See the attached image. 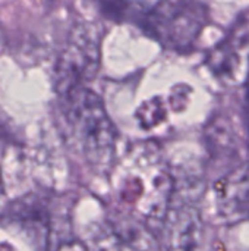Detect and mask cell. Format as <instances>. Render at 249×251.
Segmentation results:
<instances>
[{
	"label": "cell",
	"mask_w": 249,
	"mask_h": 251,
	"mask_svg": "<svg viewBox=\"0 0 249 251\" xmlns=\"http://www.w3.org/2000/svg\"><path fill=\"white\" fill-rule=\"evenodd\" d=\"M60 97L66 141L95 171H107L116 156L117 132L101 99L88 87H76Z\"/></svg>",
	"instance_id": "1"
},
{
	"label": "cell",
	"mask_w": 249,
	"mask_h": 251,
	"mask_svg": "<svg viewBox=\"0 0 249 251\" xmlns=\"http://www.w3.org/2000/svg\"><path fill=\"white\" fill-rule=\"evenodd\" d=\"M106 15L129 21L167 49H186L201 32L207 9L197 1L106 3Z\"/></svg>",
	"instance_id": "2"
},
{
	"label": "cell",
	"mask_w": 249,
	"mask_h": 251,
	"mask_svg": "<svg viewBox=\"0 0 249 251\" xmlns=\"http://www.w3.org/2000/svg\"><path fill=\"white\" fill-rule=\"evenodd\" d=\"M100 38L98 29L92 25L81 24L73 28L54 68L59 96L85 87V82L94 78L100 63Z\"/></svg>",
	"instance_id": "3"
},
{
	"label": "cell",
	"mask_w": 249,
	"mask_h": 251,
	"mask_svg": "<svg viewBox=\"0 0 249 251\" xmlns=\"http://www.w3.org/2000/svg\"><path fill=\"white\" fill-rule=\"evenodd\" d=\"M87 251H166L147 224L136 218L107 219L85 238Z\"/></svg>",
	"instance_id": "4"
},
{
	"label": "cell",
	"mask_w": 249,
	"mask_h": 251,
	"mask_svg": "<svg viewBox=\"0 0 249 251\" xmlns=\"http://www.w3.org/2000/svg\"><path fill=\"white\" fill-rule=\"evenodd\" d=\"M210 65L214 74L227 84H239L249 66V22L235 31L211 53Z\"/></svg>",
	"instance_id": "5"
},
{
	"label": "cell",
	"mask_w": 249,
	"mask_h": 251,
	"mask_svg": "<svg viewBox=\"0 0 249 251\" xmlns=\"http://www.w3.org/2000/svg\"><path fill=\"white\" fill-rule=\"evenodd\" d=\"M216 197L223 221L229 224L249 221V162L217 184Z\"/></svg>",
	"instance_id": "6"
},
{
	"label": "cell",
	"mask_w": 249,
	"mask_h": 251,
	"mask_svg": "<svg viewBox=\"0 0 249 251\" xmlns=\"http://www.w3.org/2000/svg\"><path fill=\"white\" fill-rule=\"evenodd\" d=\"M198 213L189 207L176 210L167 228L166 251H197L201 246L203 226Z\"/></svg>",
	"instance_id": "7"
}]
</instances>
